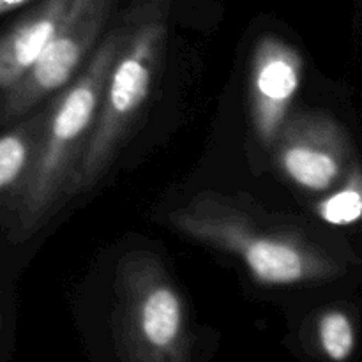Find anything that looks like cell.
<instances>
[{
  "label": "cell",
  "instance_id": "12",
  "mask_svg": "<svg viewBox=\"0 0 362 362\" xmlns=\"http://www.w3.org/2000/svg\"><path fill=\"white\" fill-rule=\"evenodd\" d=\"M28 2H32V0H0V14H6L9 11L18 9V7L25 6Z\"/></svg>",
  "mask_w": 362,
  "mask_h": 362
},
{
  "label": "cell",
  "instance_id": "2",
  "mask_svg": "<svg viewBox=\"0 0 362 362\" xmlns=\"http://www.w3.org/2000/svg\"><path fill=\"white\" fill-rule=\"evenodd\" d=\"M127 21L108 30L88 55L83 69L64 87L45 115L34 170L18 204V233L27 239L46 225L57 209L73 198L112 64L126 39Z\"/></svg>",
  "mask_w": 362,
  "mask_h": 362
},
{
  "label": "cell",
  "instance_id": "9",
  "mask_svg": "<svg viewBox=\"0 0 362 362\" xmlns=\"http://www.w3.org/2000/svg\"><path fill=\"white\" fill-rule=\"evenodd\" d=\"M46 110L35 112L0 136V197H9L18 207L37 156Z\"/></svg>",
  "mask_w": 362,
  "mask_h": 362
},
{
  "label": "cell",
  "instance_id": "7",
  "mask_svg": "<svg viewBox=\"0 0 362 362\" xmlns=\"http://www.w3.org/2000/svg\"><path fill=\"white\" fill-rule=\"evenodd\" d=\"M304 59L281 37L265 34L255 45L247 78V99L255 134L271 147L303 83Z\"/></svg>",
  "mask_w": 362,
  "mask_h": 362
},
{
  "label": "cell",
  "instance_id": "4",
  "mask_svg": "<svg viewBox=\"0 0 362 362\" xmlns=\"http://www.w3.org/2000/svg\"><path fill=\"white\" fill-rule=\"evenodd\" d=\"M115 327L131 362H186V306L156 255L129 253L115 267Z\"/></svg>",
  "mask_w": 362,
  "mask_h": 362
},
{
  "label": "cell",
  "instance_id": "11",
  "mask_svg": "<svg viewBox=\"0 0 362 362\" xmlns=\"http://www.w3.org/2000/svg\"><path fill=\"white\" fill-rule=\"evenodd\" d=\"M356 327L345 311L329 310L318 320V343L332 362H346L356 350Z\"/></svg>",
  "mask_w": 362,
  "mask_h": 362
},
{
  "label": "cell",
  "instance_id": "6",
  "mask_svg": "<svg viewBox=\"0 0 362 362\" xmlns=\"http://www.w3.org/2000/svg\"><path fill=\"white\" fill-rule=\"evenodd\" d=\"M269 148L276 168L310 193L338 186L357 161L350 133L325 112L290 113Z\"/></svg>",
  "mask_w": 362,
  "mask_h": 362
},
{
  "label": "cell",
  "instance_id": "3",
  "mask_svg": "<svg viewBox=\"0 0 362 362\" xmlns=\"http://www.w3.org/2000/svg\"><path fill=\"white\" fill-rule=\"evenodd\" d=\"M172 0H134L127 32L112 64L73 197L92 189L119 156L151 99L165 59Z\"/></svg>",
  "mask_w": 362,
  "mask_h": 362
},
{
  "label": "cell",
  "instance_id": "8",
  "mask_svg": "<svg viewBox=\"0 0 362 362\" xmlns=\"http://www.w3.org/2000/svg\"><path fill=\"white\" fill-rule=\"evenodd\" d=\"M73 0H42L0 37V92L28 73L53 37Z\"/></svg>",
  "mask_w": 362,
  "mask_h": 362
},
{
  "label": "cell",
  "instance_id": "5",
  "mask_svg": "<svg viewBox=\"0 0 362 362\" xmlns=\"http://www.w3.org/2000/svg\"><path fill=\"white\" fill-rule=\"evenodd\" d=\"M113 6L115 0H73L34 66L4 92L0 120L6 122L25 115L73 80L85 59L94 52Z\"/></svg>",
  "mask_w": 362,
  "mask_h": 362
},
{
  "label": "cell",
  "instance_id": "1",
  "mask_svg": "<svg viewBox=\"0 0 362 362\" xmlns=\"http://www.w3.org/2000/svg\"><path fill=\"white\" fill-rule=\"evenodd\" d=\"M168 225L189 239L237 257L262 285L334 281L346 271L327 247L246 197L202 191L170 212Z\"/></svg>",
  "mask_w": 362,
  "mask_h": 362
},
{
  "label": "cell",
  "instance_id": "10",
  "mask_svg": "<svg viewBox=\"0 0 362 362\" xmlns=\"http://www.w3.org/2000/svg\"><path fill=\"white\" fill-rule=\"evenodd\" d=\"M315 212L325 223L334 226H349L362 214V173L359 161L354 163L341 182L334 186L329 197L318 202Z\"/></svg>",
  "mask_w": 362,
  "mask_h": 362
}]
</instances>
